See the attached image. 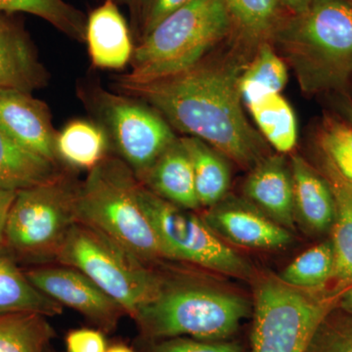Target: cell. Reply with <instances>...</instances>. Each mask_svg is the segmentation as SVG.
<instances>
[{"label":"cell","mask_w":352,"mask_h":352,"mask_svg":"<svg viewBox=\"0 0 352 352\" xmlns=\"http://www.w3.org/2000/svg\"><path fill=\"white\" fill-rule=\"evenodd\" d=\"M228 55H208L182 73L146 82L115 78L113 89L149 104L185 136L203 140L243 168L265 155L266 143L250 124L240 94L251 51L236 43Z\"/></svg>","instance_id":"1"},{"label":"cell","mask_w":352,"mask_h":352,"mask_svg":"<svg viewBox=\"0 0 352 352\" xmlns=\"http://www.w3.org/2000/svg\"><path fill=\"white\" fill-rule=\"evenodd\" d=\"M270 43L293 69L303 94H342L352 82V1L312 0L289 14Z\"/></svg>","instance_id":"2"},{"label":"cell","mask_w":352,"mask_h":352,"mask_svg":"<svg viewBox=\"0 0 352 352\" xmlns=\"http://www.w3.org/2000/svg\"><path fill=\"white\" fill-rule=\"evenodd\" d=\"M156 271L157 288L133 318L146 340H229L251 314L239 294L186 271Z\"/></svg>","instance_id":"3"},{"label":"cell","mask_w":352,"mask_h":352,"mask_svg":"<svg viewBox=\"0 0 352 352\" xmlns=\"http://www.w3.org/2000/svg\"><path fill=\"white\" fill-rule=\"evenodd\" d=\"M140 184L131 168L112 153L78 182L76 217L143 263L155 265L166 258L141 206Z\"/></svg>","instance_id":"4"},{"label":"cell","mask_w":352,"mask_h":352,"mask_svg":"<svg viewBox=\"0 0 352 352\" xmlns=\"http://www.w3.org/2000/svg\"><path fill=\"white\" fill-rule=\"evenodd\" d=\"M233 25L224 0H192L135 44L122 80L146 82L182 73L230 39Z\"/></svg>","instance_id":"5"},{"label":"cell","mask_w":352,"mask_h":352,"mask_svg":"<svg viewBox=\"0 0 352 352\" xmlns=\"http://www.w3.org/2000/svg\"><path fill=\"white\" fill-rule=\"evenodd\" d=\"M76 94L91 120L105 132L113 154L138 180L178 138L163 116L144 101L94 82L78 83Z\"/></svg>","instance_id":"6"},{"label":"cell","mask_w":352,"mask_h":352,"mask_svg":"<svg viewBox=\"0 0 352 352\" xmlns=\"http://www.w3.org/2000/svg\"><path fill=\"white\" fill-rule=\"evenodd\" d=\"M78 183L67 168L47 182L17 191L4 235V245L17 261L39 264L55 261L76 221Z\"/></svg>","instance_id":"7"},{"label":"cell","mask_w":352,"mask_h":352,"mask_svg":"<svg viewBox=\"0 0 352 352\" xmlns=\"http://www.w3.org/2000/svg\"><path fill=\"white\" fill-rule=\"evenodd\" d=\"M55 261L80 271L132 319L157 288L154 265L143 263L107 236L78 220L69 229Z\"/></svg>","instance_id":"8"},{"label":"cell","mask_w":352,"mask_h":352,"mask_svg":"<svg viewBox=\"0 0 352 352\" xmlns=\"http://www.w3.org/2000/svg\"><path fill=\"white\" fill-rule=\"evenodd\" d=\"M324 289L294 288L278 277L259 281L254 292L252 352H305L342 293Z\"/></svg>","instance_id":"9"},{"label":"cell","mask_w":352,"mask_h":352,"mask_svg":"<svg viewBox=\"0 0 352 352\" xmlns=\"http://www.w3.org/2000/svg\"><path fill=\"white\" fill-rule=\"evenodd\" d=\"M141 183V182H140ZM139 199L156 234L164 258L237 278L252 276V266L233 251L194 210L150 191L141 183Z\"/></svg>","instance_id":"10"},{"label":"cell","mask_w":352,"mask_h":352,"mask_svg":"<svg viewBox=\"0 0 352 352\" xmlns=\"http://www.w3.org/2000/svg\"><path fill=\"white\" fill-rule=\"evenodd\" d=\"M32 285L53 300L76 310L103 331L113 332L124 308L80 271L63 264H41L25 271Z\"/></svg>","instance_id":"11"},{"label":"cell","mask_w":352,"mask_h":352,"mask_svg":"<svg viewBox=\"0 0 352 352\" xmlns=\"http://www.w3.org/2000/svg\"><path fill=\"white\" fill-rule=\"evenodd\" d=\"M203 219L223 242L247 249L277 250L291 245V231L245 199L227 195L208 208Z\"/></svg>","instance_id":"12"},{"label":"cell","mask_w":352,"mask_h":352,"mask_svg":"<svg viewBox=\"0 0 352 352\" xmlns=\"http://www.w3.org/2000/svg\"><path fill=\"white\" fill-rule=\"evenodd\" d=\"M0 127L18 144L60 166L55 149L58 131L50 108L30 92L0 88Z\"/></svg>","instance_id":"13"},{"label":"cell","mask_w":352,"mask_h":352,"mask_svg":"<svg viewBox=\"0 0 352 352\" xmlns=\"http://www.w3.org/2000/svg\"><path fill=\"white\" fill-rule=\"evenodd\" d=\"M245 200L270 219L291 231L295 228L296 208L291 164L285 155L264 157L244 183Z\"/></svg>","instance_id":"14"},{"label":"cell","mask_w":352,"mask_h":352,"mask_svg":"<svg viewBox=\"0 0 352 352\" xmlns=\"http://www.w3.org/2000/svg\"><path fill=\"white\" fill-rule=\"evenodd\" d=\"M85 43L94 68L122 69L131 64L135 41L115 0H104L88 14Z\"/></svg>","instance_id":"15"},{"label":"cell","mask_w":352,"mask_h":352,"mask_svg":"<svg viewBox=\"0 0 352 352\" xmlns=\"http://www.w3.org/2000/svg\"><path fill=\"white\" fill-rule=\"evenodd\" d=\"M50 75L25 30L0 14V88L32 94L47 85Z\"/></svg>","instance_id":"16"},{"label":"cell","mask_w":352,"mask_h":352,"mask_svg":"<svg viewBox=\"0 0 352 352\" xmlns=\"http://www.w3.org/2000/svg\"><path fill=\"white\" fill-rule=\"evenodd\" d=\"M289 164L295 191L296 220L312 233L331 231L336 203L325 176L300 155H293Z\"/></svg>","instance_id":"17"},{"label":"cell","mask_w":352,"mask_h":352,"mask_svg":"<svg viewBox=\"0 0 352 352\" xmlns=\"http://www.w3.org/2000/svg\"><path fill=\"white\" fill-rule=\"evenodd\" d=\"M139 182L178 207L191 210L201 208L191 160L179 138L164 150Z\"/></svg>","instance_id":"18"},{"label":"cell","mask_w":352,"mask_h":352,"mask_svg":"<svg viewBox=\"0 0 352 352\" xmlns=\"http://www.w3.org/2000/svg\"><path fill=\"white\" fill-rule=\"evenodd\" d=\"M319 170L325 176L332 189L336 214L331 241L335 251V289L344 292L352 285V183L336 170L325 157L319 155Z\"/></svg>","instance_id":"19"},{"label":"cell","mask_w":352,"mask_h":352,"mask_svg":"<svg viewBox=\"0 0 352 352\" xmlns=\"http://www.w3.org/2000/svg\"><path fill=\"white\" fill-rule=\"evenodd\" d=\"M34 312L53 317L63 314V307L32 285L17 258L6 245H0V315Z\"/></svg>","instance_id":"20"},{"label":"cell","mask_w":352,"mask_h":352,"mask_svg":"<svg viewBox=\"0 0 352 352\" xmlns=\"http://www.w3.org/2000/svg\"><path fill=\"white\" fill-rule=\"evenodd\" d=\"M55 149L60 166L87 173L112 154L107 135L91 119L69 120L57 131Z\"/></svg>","instance_id":"21"},{"label":"cell","mask_w":352,"mask_h":352,"mask_svg":"<svg viewBox=\"0 0 352 352\" xmlns=\"http://www.w3.org/2000/svg\"><path fill=\"white\" fill-rule=\"evenodd\" d=\"M233 25L231 41L250 51L270 41L289 15L280 0H224Z\"/></svg>","instance_id":"22"},{"label":"cell","mask_w":352,"mask_h":352,"mask_svg":"<svg viewBox=\"0 0 352 352\" xmlns=\"http://www.w3.org/2000/svg\"><path fill=\"white\" fill-rule=\"evenodd\" d=\"M180 139L191 160L201 208L217 205L228 195L230 189L231 168L228 157L200 139L191 136Z\"/></svg>","instance_id":"23"},{"label":"cell","mask_w":352,"mask_h":352,"mask_svg":"<svg viewBox=\"0 0 352 352\" xmlns=\"http://www.w3.org/2000/svg\"><path fill=\"white\" fill-rule=\"evenodd\" d=\"M62 170L18 144L0 127V189L20 191L54 177Z\"/></svg>","instance_id":"24"},{"label":"cell","mask_w":352,"mask_h":352,"mask_svg":"<svg viewBox=\"0 0 352 352\" xmlns=\"http://www.w3.org/2000/svg\"><path fill=\"white\" fill-rule=\"evenodd\" d=\"M259 134L278 154H291L298 144L296 113L282 94H270L245 106Z\"/></svg>","instance_id":"25"},{"label":"cell","mask_w":352,"mask_h":352,"mask_svg":"<svg viewBox=\"0 0 352 352\" xmlns=\"http://www.w3.org/2000/svg\"><path fill=\"white\" fill-rule=\"evenodd\" d=\"M289 67L270 41L259 44L241 75L239 88L245 107L270 94H282Z\"/></svg>","instance_id":"26"},{"label":"cell","mask_w":352,"mask_h":352,"mask_svg":"<svg viewBox=\"0 0 352 352\" xmlns=\"http://www.w3.org/2000/svg\"><path fill=\"white\" fill-rule=\"evenodd\" d=\"M54 337V329L43 314L0 315V352H46Z\"/></svg>","instance_id":"27"},{"label":"cell","mask_w":352,"mask_h":352,"mask_svg":"<svg viewBox=\"0 0 352 352\" xmlns=\"http://www.w3.org/2000/svg\"><path fill=\"white\" fill-rule=\"evenodd\" d=\"M17 12L36 16L69 38L85 43L87 16L65 0H0V14Z\"/></svg>","instance_id":"28"},{"label":"cell","mask_w":352,"mask_h":352,"mask_svg":"<svg viewBox=\"0 0 352 352\" xmlns=\"http://www.w3.org/2000/svg\"><path fill=\"white\" fill-rule=\"evenodd\" d=\"M335 270V251L332 241L327 240L302 252L278 278L294 288L314 291L325 288Z\"/></svg>","instance_id":"29"},{"label":"cell","mask_w":352,"mask_h":352,"mask_svg":"<svg viewBox=\"0 0 352 352\" xmlns=\"http://www.w3.org/2000/svg\"><path fill=\"white\" fill-rule=\"evenodd\" d=\"M319 155L352 183V124L339 113H325L317 126Z\"/></svg>","instance_id":"30"},{"label":"cell","mask_w":352,"mask_h":352,"mask_svg":"<svg viewBox=\"0 0 352 352\" xmlns=\"http://www.w3.org/2000/svg\"><path fill=\"white\" fill-rule=\"evenodd\" d=\"M305 352H352V314L333 308L315 330Z\"/></svg>","instance_id":"31"},{"label":"cell","mask_w":352,"mask_h":352,"mask_svg":"<svg viewBox=\"0 0 352 352\" xmlns=\"http://www.w3.org/2000/svg\"><path fill=\"white\" fill-rule=\"evenodd\" d=\"M192 0H138L131 21L135 44L147 36L162 21L179 10Z\"/></svg>","instance_id":"32"},{"label":"cell","mask_w":352,"mask_h":352,"mask_svg":"<svg viewBox=\"0 0 352 352\" xmlns=\"http://www.w3.org/2000/svg\"><path fill=\"white\" fill-rule=\"evenodd\" d=\"M149 352H244L234 340H201L178 337L154 340Z\"/></svg>","instance_id":"33"},{"label":"cell","mask_w":352,"mask_h":352,"mask_svg":"<svg viewBox=\"0 0 352 352\" xmlns=\"http://www.w3.org/2000/svg\"><path fill=\"white\" fill-rule=\"evenodd\" d=\"M65 342L67 352H106L109 347L103 331L94 328L71 331Z\"/></svg>","instance_id":"34"},{"label":"cell","mask_w":352,"mask_h":352,"mask_svg":"<svg viewBox=\"0 0 352 352\" xmlns=\"http://www.w3.org/2000/svg\"><path fill=\"white\" fill-rule=\"evenodd\" d=\"M16 191L0 189V245L4 244V235L9 212L12 207Z\"/></svg>","instance_id":"35"},{"label":"cell","mask_w":352,"mask_h":352,"mask_svg":"<svg viewBox=\"0 0 352 352\" xmlns=\"http://www.w3.org/2000/svg\"><path fill=\"white\" fill-rule=\"evenodd\" d=\"M280 1L289 14H300L307 10L312 0H280Z\"/></svg>","instance_id":"36"},{"label":"cell","mask_w":352,"mask_h":352,"mask_svg":"<svg viewBox=\"0 0 352 352\" xmlns=\"http://www.w3.org/2000/svg\"><path fill=\"white\" fill-rule=\"evenodd\" d=\"M338 307L342 309V311L352 314V285L347 287V288L342 292V295L340 296Z\"/></svg>","instance_id":"37"},{"label":"cell","mask_w":352,"mask_h":352,"mask_svg":"<svg viewBox=\"0 0 352 352\" xmlns=\"http://www.w3.org/2000/svg\"><path fill=\"white\" fill-rule=\"evenodd\" d=\"M119 6H126L131 12V21L135 16L136 8H138V0H115Z\"/></svg>","instance_id":"38"},{"label":"cell","mask_w":352,"mask_h":352,"mask_svg":"<svg viewBox=\"0 0 352 352\" xmlns=\"http://www.w3.org/2000/svg\"><path fill=\"white\" fill-rule=\"evenodd\" d=\"M106 352H135L131 347L122 344H116L108 347Z\"/></svg>","instance_id":"39"},{"label":"cell","mask_w":352,"mask_h":352,"mask_svg":"<svg viewBox=\"0 0 352 352\" xmlns=\"http://www.w3.org/2000/svg\"><path fill=\"white\" fill-rule=\"evenodd\" d=\"M351 1H352V0H351Z\"/></svg>","instance_id":"40"}]
</instances>
